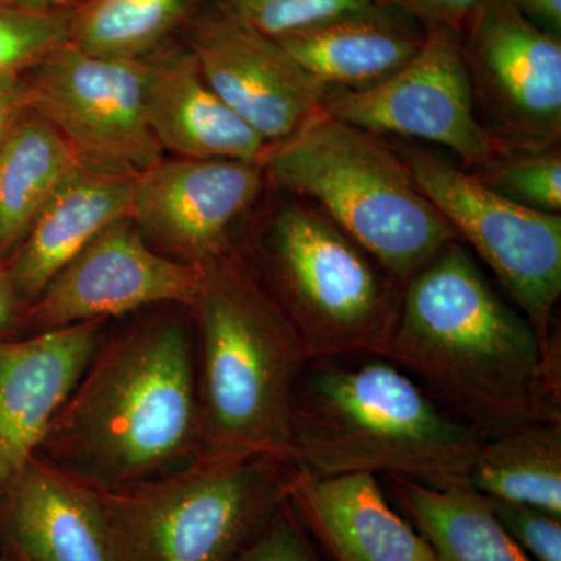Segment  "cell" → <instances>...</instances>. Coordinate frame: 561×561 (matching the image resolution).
Returning a JSON list of instances; mask_svg holds the SVG:
<instances>
[{
  "mask_svg": "<svg viewBox=\"0 0 561 561\" xmlns=\"http://www.w3.org/2000/svg\"><path fill=\"white\" fill-rule=\"evenodd\" d=\"M382 356L485 438L561 421L560 341L538 337L463 242L404 284Z\"/></svg>",
  "mask_w": 561,
  "mask_h": 561,
  "instance_id": "6da1fadb",
  "label": "cell"
},
{
  "mask_svg": "<svg viewBox=\"0 0 561 561\" xmlns=\"http://www.w3.org/2000/svg\"><path fill=\"white\" fill-rule=\"evenodd\" d=\"M202 454L195 332L157 313L105 339L38 456L92 490L168 474Z\"/></svg>",
  "mask_w": 561,
  "mask_h": 561,
  "instance_id": "7a4b0ae2",
  "label": "cell"
},
{
  "mask_svg": "<svg viewBox=\"0 0 561 561\" xmlns=\"http://www.w3.org/2000/svg\"><path fill=\"white\" fill-rule=\"evenodd\" d=\"M483 438L376 354L309 360L295 390L290 463L313 474L370 472L461 489Z\"/></svg>",
  "mask_w": 561,
  "mask_h": 561,
  "instance_id": "3957f363",
  "label": "cell"
},
{
  "mask_svg": "<svg viewBox=\"0 0 561 561\" xmlns=\"http://www.w3.org/2000/svg\"><path fill=\"white\" fill-rule=\"evenodd\" d=\"M202 454L290 461L291 408L309 354L241 253L206 268L190 306Z\"/></svg>",
  "mask_w": 561,
  "mask_h": 561,
  "instance_id": "277c9868",
  "label": "cell"
},
{
  "mask_svg": "<svg viewBox=\"0 0 561 561\" xmlns=\"http://www.w3.org/2000/svg\"><path fill=\"white\" fill-rule=\"evenodd\" d=\"M261 164L268 187L311 202L401 287L459 241L389 139L323 111Z\"/></svg>",
  "mask_w": 561,
  "mask_h": 561,
  "instance_id": "5b68a950",
  "label": "cell"
},
{
  "mask_svg": "<svg viewBox=\"0 0 561 561\" xmlns=\"http://www.w3.org/2000/svg\"><path fill=\"white\" fill-rule=\"evenodd\" d=\"M273 190V187H272ZM241 253L308 351L309 359L382 356L400 308V284L317 206L273 190Z\"/></svg>",
  "mask_w": 561,
  "mask_h": 561,
  "instance_id": "8992f818",
  "label": "cell"
},
{
  "mask_svg": "<svg viewBox=\"0 0 561 561\" xmlns=\"http://www.w3.org/2000/svg\"><path fill=\"white\" fill-rule=\"evenodd\" d=\"M294 465L201 454L179 470L94 490L108 561H236L287 501Z\"/></svg>",
  "mask_w": 561,
  "mask_h": 561,
  "instance_id": "52a82bcc",
  "label": "cell"
},
{
  "mask_svg": "<svg viewBox=\"0 0 561 561\" xmlns=\"http://www.w3.org/2000/svg\"><path fill=\"white\" fill-rule=\"evenodd\" d=\"M389 140L424 197L500 280L538 337L560 341L552 323L561 295V214L507 201L413 140Z\"/></svg>",
  "mask_w": 561,
  "mask_h": 561,
  "instance_id": "ba28073f",
  "label": "cell"
},
{
  "mask_svg": "<svg viewBox=\"0 0 561 561\" xmlns=\"http://www.w3.org/2000/svg\"><path fill=\"white\" fill-rule=\"evenodd\" d=\"M149 58H111L66 43L25 72L28 108L83 164L139 175L162 160L146 117Z\"/></svg>",
  "mask_w": 561,
  "mask_h": 561,
  "instance_id": "9c48e42d",
  "label": "cell"
},
{
  "mask_svg": "<svg viewBox=\"0 0 561 561\" xmlns=\"http://www.w3.org/2000/svg\"><path fill=\"white\" fill-rule=\"evenodd\" d=\"M460 44L476 114L497 149L561 147V36L507 0H481Z\"/></svg>",
  "mask_w": 561,
  "mask_h": 561,
  "instance_id": "30bf717a",
  "label": "cell"
},
{
  "mask_svg": "<svg viewBox=\"0 0 561 561\" xmlns=\"http://www.w3.org/2000/svg\"><path fill=\"white\" fill-rule=\"evenodd\" d=\"M321 111L382 138L434 144L467 171L497 150L476 114L460 35L446 28L426 31L415 57L379 83L327 92Z\"/></svg>",
  "mask_w": 561,
  "mask_h": 561,
  "instance_id": "8fae6325",
  "label": "cell"
},
{
  "mask_svg": "<svg viewBox=\"0 0 561 561\" xmlns=\"http://www.w3.org/2000/svg\"><path fill=\"white\" fill-rule=\"evenodd\" d=\"M206 268L154 251L130 217L114 221L28 306L36 331L105 321L160 305L190 308Z\"/></svg>",
  "mask_w": 561,
  "mask_h": 561,
  "instance_id": "7c38bea8",
  "label": "cell"
},
{
  "mask_svg": "<svg viewBox=\"0 0 561 561\" xmlns=\"http://www.w3.org/2000/svg\"><path fill=\"white\" fill-rule=\"evenodd\" d=\"M265 186L261 162L162 158L136 176L130 219L180 261L209 267L234 251Z\"/></svg>",
  "mask_w": 561,
  "mask_h": 561,
  "instance_id": "4fadbf2b",
  "label": "cell"
},
{
  "mask_svg": "<svg viewBox=\"0 0 561 561\" xmlns=\"http://www.w3.org/2000/svg\"><path fill=\"white\" fill-rule=\"evenodd\" d=\"M181 35L209 87L268 146L289 139L321 113L323 92L286 50L210 0Z\"/></svg>",
  "mask_w": 561,
  "mask_h": 561,
  "instance_id": "5bb4252c",
  "label": "cell"
},
{
  "mask_svg": "<svg viewBox=\"0 0 561 561\" xmlns=\"http://www.w3.org/2000/svg\"><path fill=\"white\" fill-rule=\"evenodd\" d=\"M103 341V321L0 341V491L38 456Z\"/></svg>",
  "mask_w": 561,
  "mask_h": 561,
  "instance_id": "9a60e30c",
  "label": "cell"
},
{
  "mask_svg": "<svg viewBox=\"0 0 561 561\" xmlns=\"http://www.w3.org/2000/svg\"><path fill=\"white\" fill-rule=\"evenodd\" d=\"M147 58L146 117L162 151L190 160L262 161L271 146L209 87L183 39Z\"/></svg>",
  "mask_w": 561,
  "mask_h": 561,
  "instance_id": "2e32d148",
  "label": "cell"
},
{
  "mask_svg": "<svg viewBox=\"0 0 561 561\" xmlns=\"http://www.w3.org/2000/svg\"><path fill=\"white\" fill-rule=\"evenodd\" d=\"M287 502L335 561H438L370 472L313 474L294 465Z\"/></svg>",
  "mask_w": 561,
  "mask_h": 561,
  "instance_id": "e0dca14e",
  "label": "cell"
},
{
  "mask_svg": "<svg viewBox=\"0 0 561 561\" xmlns=\"http://www.w3.org/2000/svg\"><path fill=\"white\" fill-rule=\"evenodd\" d=\"M136 176L81 164L58 187L0 273L14 300L31 306L95 236L130 217Z\"/></svg>",
  "mask_w": 561,
  "mask_h": 561,
  "instance_id": "ac0fdd59",
  "label": "cell"
},
{
  "mask_svg": "<svg viewBox=\"0 0 561 561\" xmlns=\"http://www.w3.org/2000/svg\"><path fill=\"white\" fill-rule=\"evenodd\" d=\"M16 561H108L94 490L35 456L0 491Z\"/></svg>",
  "mask_w": 561,
  "mask_h": 561,
  "instance_id": "d6986e66",
  "label": "cell"
},
{
  "mask_svg": "<svg viewBox=\"0 0 561 561\" xmlns=\"http://www.w3.org/2000/svg\"><path fill=\"white\" fill-rule=\"evenodd\" d=\"M426 31L391 9L356 14L275 39L323 94L379 83L415 57Z\"/></svg>",
  "mask_w": 561,
  "mask_h": 561,
  "instance_id": "ffe728a7",
  "label": "cell"
},
{
  "mask_svg": "<svg viewBox=\"0 0 561 561\" xmlns=\"http://www.w3.org/2000/svg\"><path fill=\"white\" fill-rule=\"evenodd\" d=\"M83 162L49 122L28 110L0 147V260L20 247L39 210Z\"/></svg>",
  "mask_w": 561,
  "mask_h": 561,
  "instance_id": "44dd1931",
  "label": "cell"
},
{
  "mask_svg": "<svg viewBox=\"0 0 561 561\" xmlns=\"http://www.w3.org/2000/svg\"><path fill=\"white\" fill-rule=\"evenodd\" d=\"M390 479L394 496L438 561H534L471 486L442 490Z\"/></svg>",
  "mask_w": 561,
  "mask_h": 561,
  "instance_id": "7402d4cb",
  "label": "cell"
},
{
  "mask_svg": "<svg viewBox=\"0 0 561 561\" xmlns=\"http://www.w3.org/2000/svg\"><path fill=\"white\" fill-rule=\"evenodd\" d=\"M470 486L490 500L561 518V421H540L483 438Z\"/></svg>",
  "mask_w": 561,
  "mask_h": 561,
  "instance_id": "603a6c76",
  "label": "cell"
},
{
  "mask_svg": "<svg viewBox=\"0 0 561 561\" xmlns=\"http://www.w3.org/2000/svg\"><path fill=\"white\" fill-rule=\"evenodd\" d=\"M206 0H90L73 10L69 43L111 58H144L173 39Z\"/></svg>",
  "mask_w": 561,
  "mask_h": 561,
  "instance_id": "cb8c5ba5",
  "label": "cell"
},
{
  "mask_svg": "<svg viewBox=\"0 0 561 561\" xmlns=\"http://www.w3.org/2000/svg\"><path fill=\"white\" fill-rule=\"evenodd\" d=\"M468 172L507 201L540 213L561 214V147L497 149L489 161Z\"/></svg>",
  "mask_w": 561,
  "mask_h": 561,
  "instance_id": "d4e9b609",
  "label": "cell"
},
{
  "mask_svg": "<svg viewBox=\"0 0 561 561\" xmlns=\"http://www.w3.org/2000/svg\"><path fill=\"white\" fill-rule=\"evenodd\" d=\"M234 20L279 39L328 22L387 9L379 0H210Z\"/></svg>",
  "mask_w": 561,
  "mask_h": 561,
  "instance_id": "484cf974",
  "label": "cell"
},
{
  "mask_svg": "<svg viewBox=\"0 0 561 561\" xmlns=\"http://www.w3.org/2000/svg\"><path fill=\"white\" fill-rule=\"evenodd\" d=\"M72 13H39L0 3V73L28 72L69 43Z\"/></svg>",
  "mask_w": 561,
  "mask_h": 561,
  "instance_id": "4316f807",
  "label": "cell"
},
{
  "mask_svg": "<svg viewBox=\"0 0 561 561\" xmlns=\"http://www.w3.org/2000/svg\"><path fill=\"white\" fill-rule=\"evenodd\" d=\"M504 529L534 561H561V518L527 505L490 500Z\"/></svg>",
  "mask_w": 561,
  "mask_h": 561,
  "instance_id": "83f0119b",
  "label": "cell"
},
{
  "mask_svg": "<svg viewBox=\"0 0 561 561\" xmlns=\"http://www.w3.org/2000/svg\"><path fill=\"white\" fill-rule=\"evenodd\" d=\"M236 561L319 560L305 531L295 523L290 504L286 501Z\"/></svg>",
  "mask_w": 561,
  "mask_h": 561,
  "instance_id": "f1b7e54d",
  "label": "cell"
},
{
  "mask_svg": "<svg viewBox=\"0 0 561 561\" xmlns=\"http://www.w3.org/2000/svg\"><path fill=\"white\" fill-rule=\"evenodd\" d=\"M387 9L400 11L424 31L446 28L461 33L481 0H379Z\"/></svg>",
  "mask_w": 561,
  "mask_h": 561,
  "instance_id": "f546056e",
  "label": "cell"
},
{
  "mask_svg": "<svg viewBox=\"0 0 561 561\" xmlns=\"http://www.w3.org/2000/svg\"><path fill=\"white\" fill-rule=\"evenodd\" d=\"M28 110L25 73H0V147Z\"/></svg>",
  "mask_w": 561,
  "mask_h": 561,
  "instance_id": "4dcf8cb0",
  "label": "cell"
},
{
  "mask_svg": "<svg viewBox=\"0 0 561 561\" xmlns=\"http://www.w3.org/2000/svg\"><path fill=\"white\" fill-rule=\"evenodd\" d=\"M542 31L561 36V0H507Z\"/></svg>",
  "mask_w": 561,
  "mask_h": 561,
  "instance_id": "1f68e13d",
  "label": "cell"
},
{
  "mask_svg": "<svg viewBox=\"0 0 561 561\" xmlns=\"http://www.w3.org/2000/svg\"><path fill=\"white\" fill-rule=\"evenodd\" d=\"M90 0H0L3 5L16 9L39 11V13H55V11H73Z\"/></svg>",
  "mask_w": 561,
  "mask_h": 561,
  "instance_id": "d6a6232c",
  "label": "cell"
},
{
  "mask_svg": "<svg viewBox=\"0 0 561 561\" xmlns=\"http://www.w3.org/2000/svg\"><path fill=\"white\" fill-rule=\"evenodd\" d=\"M14 317H16V300L11 294L9 284L0 275V334L13 328Z\"/></svg>",
  "mask_w": 561,
  "mask_h": 561,
  "instance_id": "836d02e7",
  "label": "cell"
},
{
  "mask_svg": "<svg viewBox=\"0 0 561 561\" xmlns=\"http://www.w3.org/2000/svg\"><path fill=\"white\" fill-rule=\"evenodd\" d=\"M0 561H3V560H2V557H0Z\"/></svg>",
  "mask_w": 561,
  "mask_h": 561,
  "instance_id": "e575fe53",
  "label": "cell"
}]
</instances>
